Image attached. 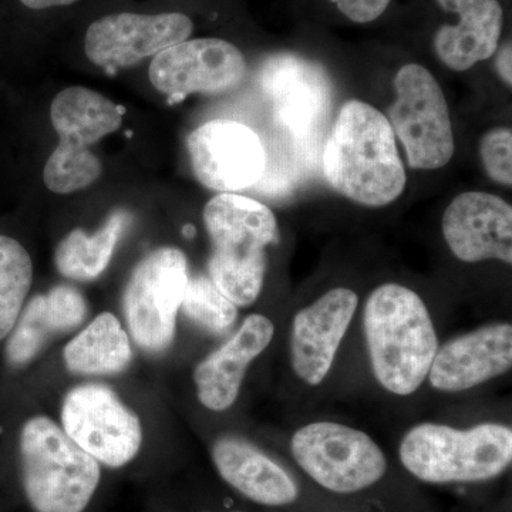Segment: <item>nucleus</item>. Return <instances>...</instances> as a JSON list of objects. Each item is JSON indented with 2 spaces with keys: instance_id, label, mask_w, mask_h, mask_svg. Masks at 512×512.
I'll return each mask as SVG.
<instances>
[{
  "instance_id": "nucleus-1",
  "label": "nucleus",
  "mask_w": 512,
  "mask_h": 512,
  "mask_svg": "<svg viewBox=\"0 0 512 512\" xmlns=\"http://www.w3.org/2000/svg\"><path fill=\"white\" fill-rule=\"evenodd\" d=\"M323 171L333 190L363 207L393 204L407 184L389 120L360 100L340 109L326 141Z\"/></svg>"
},
{
  "instance_id": "nucleus-2",
  "label": "nucleus",
  "mask_w": 512,
  "mask_h": 512,
  "mask_svg": "<svg viewBox=\"0 0 512 512\" xmlns=\"http://www.w3.org/2000/svg\"><path fill=\"white\" fill-rule=\"evenodd\" d=\"M363 325L377 382L397 396L419 390L439 350L423 299L403 285L379 286L367 298Z\"/></svg>"
},
{
  "instance_id": "nucleus-3",
  "label": "nucleus",
  "mask_w": 512,
  "mask_h": 512,
  "mask_svg": "<svg viewBox=\"0 0 512 512\" xmlns=\"http://www.w3.org/2000/svg\"><path fill=\"white\" fill-rule=\"evenodd\" d=\"M204 224L211 281L234 305H252L264 286L266 248L279 242L274 212L254 198L222 192L205 205Z\"/></svg>"
},
{
  "instance_id": "nucleus-4",
  "label": "nucleus",
  "mask_w": 512,
  "mask_h": 512,
  "mask_svg": "<svg viewBox=\"0 0 512 512\" xmlns=\"http://www.w3.org/2000/svg\"><path fill=\"white\" fill-rule=\"evenodd\" d=\"M400 461L424 483L491 480L510 467L512 430L498 423L478 424L468 430L436 423L419 424L404 436Z\"/></svg>"
},
{
  "instance_id": "nucleus-5",
  "label": "nucleus",
  "mask_w": 512,
  "mask_h": 512,
  "mask_svg": "<svg viewBox=\"0 0 512 512\" xmlns=\"http://www.w3.org/2000/svg\"><path fill=\"white\" fill-rule=\"evenodd\" d=\"M23 488L35 512H84L99 488L100 464L66 431L37 416L20 434Z\"/></svg>"
},
{
  "instance_id": "nucleus-6",
  "label": "nucleus",
  "mask_w": 512,
  "mask_h": 512,
  "mask_svg": "<svg viewBox=\"0 0 512 512\" xmlns=\"http://www.w3.org/2000/svg\"><path fill=\"white\" fill-rule=\"evenodd\" d=\"M124 107L86 87H69L53 100L50 119L59 146L45 165L46 187L56 194H72L99 180L103 164L89 150L121 127Z\"/></svg>"
},
{
  "instance_id": "nucleus-7",
  "label": "nucleus",
  "mask_w": 512,
  "mask_h": 512,
  "mask_svg": "<svg viewBox=\"0 0 512 512\" xmlns=\"http://www.w3.org/2000/svg\"><path fill=\"white\" fill-rule=\"evenodd\" d=\"M396 101L387 110L394 136L402 141L414 170H439L454 156V133L446 96L420 64L403 66L394 77Z\"/></svg>"
},
{
  "instance_id": "nucleus-8",
  "label": "nucleus",
  "mask_w": 512,
  "mask_h": 512,
  "mask_svg": "<svg viewBox=\"0 0 512 512\" xmlns=\"http://www.w3.org/2000/svg\"><path fill=\"white\" fill-rule=\"evenodd\" d=\"M298 466L320 487L353 494L382 480L387 461L382 448L363 431L335 421H316L293 434Z\"/></svg>"
},
{
  "instance_id": "nucleus-9",
  "label": "nucleus",
  "mask_w": 512,
  "mask_h": 512,
  "mask_svg": "<svg viewBox=\"0 0 512 512\" xmlns=\"http://www.w3.org/2000/svg\"><path fill=\"white\" fill-rule=\"evenodd\" d=\"M188 281L187 256L178 248H158L136 266L124 293V315L138 346L161 352L171 345Z\"/></svg>"
},
{
  "instance_id": "nucleus-10",
  "label": "nucleus",
  "mask_w": 512,
  "mask_h": 512,
  "mask_svg": "<svg viewBox=\"0 0 512 512\" xmlns=\"http://www.w3.org/2000/svg\"><path fill=\"white\" fill-rule=\"evenodd\" d=\"M62 420L67 436L103 466H126L143 443L136 414L101 384H84L67 394Z\"/></svg>"
},
{
  "instance_id": "nucleus-11",
  "label": "nucleus",
  "mask_w": 512,
  "mask_h": 512,
  "mask_svg": "<svg viewBox=\"0 0 512 512\" xmlns=\"http://www.w3.org/2000/svg\"><path fill=\"white\" fill-rule=\"evenodd\" d=\"M150 80L170 103H180L190 94L220 96L234 92L247 76V60L227 40H185L154 56Z\"/></svg>"
},
{
  "instance_id": "nucleus-12",
  "label": "nucleus",
  "mask_w": 512,
  "mask_h": 512,
  "mask_svg": "<svg viewBox=\"0 0 512 512\" xmlns=\"http://www.w3.org/2000/svg\"><path fill=\"white\" fill-rule=\"evenodd\" d=\"M187 146L197 180L221 194L254 187L266 170L261 138L238 121H208L192 131Z\"/></svg>"
},
{
  "instance_id": "nucleus-13",
  "label": "nucleus",
  "mask_w": 512,
  "mask_h": 512,
  "mask_svg": "<svg viewBox=\"0 0 512 512\" xmlns=\"http://www.w3.org/2000/svg\"><path fill=\"white\" fill-rule=\"evenodd\" d=\"M192 29L194 23L183 13H114L90 25L84 50L94 64L114 73L185 42Z\"/></svg>"
},
{
  "instance_id": "nucleus-14",
  "label": "nucleus",
  "mask_w": 512,
  "mask_h": 512,
  "mask_svg": "<svg viewBox=\"0 0 512 512\" xmlns=\"http://www.w3.org/2000/svg\"><path fill=\"white\" fill-rule=\"evenodd\" d=\"M443 237L458 261L497 259L512 264V207L498 195L468 191L457 195L443 215Z\"/></svg>"
},
{
  "instance_id": "nucleus-15",
  "label": "nucleus",
  "mask_w": 512,
  "mask_h": 512,
  "mask_svg": "<svg viewBox=\"0 0 512 512\" xmlns=\"http://www.w3.org/2000/svg\"><path fill=\"white\" fill-rule=\"evenodd\" d=\"M357 303L359 298L352 289H330L293 318L292 369L309 386H318L328 376Z\"/></svg>"
},
{
  "instance_id": "nucleus-16",
  "label": "nucleus",
  "mask_w": 512,
  "mask_h": 512,
  "mask_svg": "<svg viewBox=\"0 0 512 512\" xmlns=\"http://www.w3.org/2000/svg\"><path fill=\"white\" fill-rule=\"evenodd\" d=\"M512 367V326L501 322L448 340L430 367L431 386L458 393L505 375Z\"/></svg>"
},
{
  "instance_id": "nucleus-17",
  "label": "nucleus",
  "mask_w": 512,
  "mask_h": 512,
  "mask_svg": "<svg viewBox=\"0 0 512 512\" xmlns=\"http://www.w3.org/2000/svg\"><path fill=\"white\" fill-rule=\"evenodd\" d=\"M262 90L274 103L276 120L303 137L325 114L328 83L325 73L305 57L278 53L266 59L259 74Z\"/></svg>"
},
{
  "instance_id": "nucleus-18",
  "label": "nucleus",
  "mask_w": 512,
  "mask_h": 512,
  "mask_svg": "<svg viewBox=\"0 0 512 512\" xmlns=\"http://www.w3.org/2000/svg\"><path fill=\"white\" fill-rule=\"evenodd\" d=\"M274 333L271 319L264 315L248 316L224 346L202 360L194 372L202 406L212 412H224L237 402L249 365L268 348Z\"/></svg>"
},
{
  "instance_id": "nucleus-19",
  "label": "nucleus",
  "mask_w": 512,
  "mask_h": 512,
  "mask_svg": "<svg viewBox=\"0 0 512 512\" xmlns=\"http://www.w3.org/2000/svg\"><path fill=\"white\" fill-rule=\"evenodd\" d=\"M446 12L456 13V26L443 25L434 35V52L454 72H466L494 56L504 28L498 0H437Z\"/></svg>"
},
{
  "instance_id": "nucleus-20",
  "label": "nucleus",
  "mask_w": 512,
  "mask_h": 512,
  "mask_svg": "<svg viewBox=\"0 0 512 512\" xmlns=\"http://www.w3.org/2000/svg\"><path fill=\"white\" fill-rule=\"evenodd\" d=\"M212 461L225 483L256 504L282 507L298 498V485L285 468L247 440L222 437L212 447Z\"/></svg>"
},
{
  "instance_id": "nucleus-21",
  "label": "nucleus",
  "mask_w": 512,
  "mask_h": 512,
  "mask_svg": "<svg viewBox=\"0 0 512 512\" xmlns=\"http://www.w3.org/2000/svg\"><path fill=\"white\" fill-rule=\"evenodd\" d=\"M87 303L73 286L59 285L37 295L20 312L9 333L6 357L15 367L28 365L47 343L82 325Z\"/></svg>"
},
{
  "instance_id": "nucleus-22",
  "label": "nucleus",
  "mask_w": 512,
  "mask_h": 512,
  "mask_svg": "<svg viewBox=\"0 0 512 512\" xmlns=\"http://www.w3.org/2000/svg\"><path fill=\"white\" fill-rule=\"evenodd\" d=\"M67 369L79 375H113L130 365L131 345L113 313H100L64 348Z\"/></svg>"
},
{
  "instance_id": "nucleus-23",
  "label": "nucleus",
  "mask_w": 512,
  "mask_h": 512,
  "mask_svg": "<svg viewBox=\"0 0 512 512\" xmlns=\"http://www.w3.org/2000/svg\"><path fill=\"white\" fill-rule=\"evenodd\" d=\"M131 215L117 210L94 235L74 229L56 249V266L60 274L74 281H93L99 278L111 261Z\"/></svg>"
},
{
  "instance_id": "nucleus-24",
  "label": "nucleus",
  "mask_w": 512,
  "mask_h": 512,
  "mask_svg": "<svg viewBox=\"0 0 512 512\" xmlns=\"http://www.w3.org/2000/svg\"><path fill=\"white\" fill-rule=\"evenodd\" d=\"M33 279V262L16 239L0 235V342L18 322Z\"/></svg>"
},
{
  "instance_id": "nucleus-25",
  "label": "nucleus",
  "mask_w": 512,
  "mask_h": 512,
  "mask_svg": "<svg viewBox=\"0 0 512 512\" xmlns=\"http://www.w3.org/2000/svg\"><path fill=\"white\" fill-rule=\"evenodd\" d=\"M184 315L208 332L221 335L237 320V305L217 288L207 276H194L188 281L183 305Z\"/></svg>"
},
{
  "instance_id": "nucleus-26",
  "label": "nucleus",
  "mask_w": 512,
  "mask_h": 512,
  "mask_svg": "<svg viewBox=\"0 0 512 512\" xmlns=\"http://www.w3.org/2000/svg\"><path fill=\"white\" fill-rule=\"evenodd\" d=\"M481 163L494 183L512 185V131L510 127H497L487 131L480 141Z\"/></svg>"
},
{
  "instance_id": "nucleus-27",
  "label": "nucleus",
  "mask_w": 512,
  "mask_h": 512,
  "mask_svg": "<svg viewBox=\"0 0 512 512\" xmlns=\"http://www.w3.org/2000/svg\"><path fill=\"white\" fill-rule=\"evenodd\" d=\"M346 18L356 23H369L383 15L392 0H329Z\"/></svg>"
},
{
  "instance_id": "nucleus-28",
  "label": "nucleus",
  "mask_w": 512,
  "mask_h": 512,
  "mask_svg": "<svg viewBox=\"0 0 512 512\" xmlns=\"http://www.w3.org/2000/svg\"><path fill=\"white\" fill-rule=\"evenodd\" d=\"M495 70L498 76L508 87L512 86V50L511 42L504 43L500 49L495 50Z\"/></svg>"
},
{
  "instance_id": "nucleus-29",
  "label": "nucleus",
  "mask_w": 512,
  "mask_h": 512,
  "mask_svg": "<svg viewBox=\"0 0 512 512\" xmlns=\"http://www.w3.org/2000/svg\"><path fill=\"white\" fill-rule=\"evenodd\" d=\"M26 8L33 10H43L49 8H59V6H69L77 0H20Z\"/></svg>"
},
{
  "instance_id": "nucleus-30",
  "label": "nucleus",
  "mask_w": 512,
  "mask_h": 512,
  "mask_svg": "<svg viewBox=\"0 0 512 512\" xmlns=\"http://www.w3.org/2000/svg\"><path fill=\"white\" fill-rule=\"evenodd\" d=\"M184 235H187L188 238L194 237L195 235V228L192 227V225H187V227H184Z\"/></svg>"
},
{
  "instance_id": "nucleus-31",
  "label": "nucleus",
  "mask_w": 512,
  "mask_h": 512,
  "mask_svg": "<svg viewBox=\"0 0 512 512\" xmlns=\"http://www.w3.org/2000/svg\"><path fill=\"white\" fill-rule=\"evenodd\" d=\"M231 512H242V511H231Z\"/></svg>"
}]
</instances>
